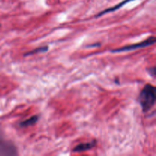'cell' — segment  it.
Segmentation results:
<instances>
[{"mask_svg":"<svg viewBox=\"0 0 156 156\" xmlns=\"http://www.w3.org/2000/svg\"><path fill=\"white\" fill-rule=\"evenodd\" d=\"M39 120V116L38 115H34L30 117V118L27 119V120H24V121H21L19 123V126L21 127H28V126H34V125L36 124L37 123Z\"/></svg>","mask_w":156,"mask_h":156,"instance_id":"6","label":"cell"},{"mask_svg":"<svg viewBox=\"0 0 156 156\" xmlns=\"http://www.w3.org/2000/svg\"><path fill=\"white\" fill-rule=\"evenodd\" d=\"M148 71H149V73L151 75V76H152V78H155V77L156 71H155V66L151 67L150 69H148Z\"/></svg>","mask_w":156,"mask_h":156,"instance_id":"8","label":"cell"},{"mask_svg":"<svg viewBox=\"0 0 156 156\" xmlns=\"http://www.w3.org/2000/svg\"><path fill=\"white\" fill-rule=\"evenodd\" d=\"M17 155L16 148L12 143L5 140L0 134V155Z\"/></svg>","mask_w":156,"mask_h":156,"instance_id":"3","label":"cell"},{"mask_svg":"<svg viewBox=\"0 0 156 156\" xmlns=\"http://www.w3.org/2000/svg\"><path fill=\"white\" fill-rule=\"evenodd\" d=\"M156 89L153 85L146 84L142 89L138 97V101L143 113H147L152 109L155 104Z\"/></svg>","mask_w":156,"mask_h":156,"instance_id":"1","label":"cell"},{"mask_svg":"<svg viewBox=\"0 0 156 156\" xmlns=\"http://www.w3.org/2000/svg\"><path fill=\"white\" fill-rule=\"evenodd\" d=\"M49 50L48 46H43V47H37L36 49H34V50H30V51L27 52L26 53H24V56H32V55L34 54H38V53H43L47 52Z\"/></svg>","mask_w":156,"mask_h":156,"instance_id":"7","label":"cell"},{"mask_svg":"<svg viewBox=\"0 0 156 156\" xmlns=\"http://www.w3.org/2000/svg\"><path fill=\"white\" fill-rule=\"evenodd\" d=\"M95 146L96 140H92V141L91 142L80 143V144L76 146V147L73 149V152H75V153H79V152H86V151L93 149Z\"/></svg>","mask_w":156,"mask_h":156,"instance_id":"4","label":"cell"},{"mask_svg":"<svg viewBox=\"0 0 156 156\" xmlns=\"http://www.w3.org/2000/svg\"><path fill=\"white\" fill-rule=\"evenodd\" d=\"M133 1H135V0H123V1H122L121 2H120V3H118L117 5H116L115 6H113V7L109 8V9H105L104 11H102V12H101L100 13L98 14V15H96L95 18H99V17L103 16V15H106V14L115 12V11L121 9L122 7H123L124 5H126V4H128V3L130 2H133Z\"/></svg>","mask_w":156,"mask_h":156,"instance_id":"5","label":"cell"},{"mask_svg":"<svg viewBox=\"0 0 156 156\" xmlns=\"http://www.w3.org/2000/svg\"><path fill=\"white\" fill-rule=\"evenodd\" d=\"M0 27H1V24H0Z\"/></svg>","mask_w":156,"mask_h":156,"instance_id":"9","label":"cell"},{"mask_svg":"<svg viewBox=\"0 0 156 156\" xmlns=\"http://www.w3.org/2000/svg\"><path fill=\"white\" fill-rule=\"evenodd\" d=\"M155 43V37L154 36L150 37L147 38L145 41H142L140 43H137V44H130V45L123 46V47H120V48L114 49V50H111V53H123V52H129L133 51V50H139V49H143L145 47H149V46L153 45Z\"/></svg>","mask_w":156,"mask_h":156,"instance_id":"2","label":"cell"}]
</instances>
